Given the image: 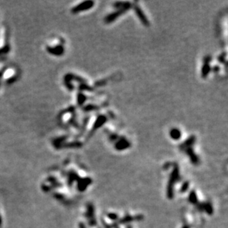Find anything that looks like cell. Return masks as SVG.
<instances>
[{"mask_svg":"<svg viewBox=\"0 0 228 228\" xmlns=\"http://www.w3.org/2000/svg\"><path fill=\"white\" fill-rule=\"evenodd\" d=\"M129 8H121L120 10L118 12H116V13H112V14L109 15V16H108L106 17V21H107V22H111V21H114V20L119 15H120L121 13H123V12L125 11V10H126L127 9H129Z\"/></svg>","mask_w":228,"mask_h":228,"instance_id":"2","label":"cell"},{"mask_svg":"<svg viewBox=\"0 0 228 228\" xmlns=\"http://www.w3.org/2000/svg\"><path fill=\"white\" fill-rule=\"evenodd\" d=\"M94 5V2L92 1H88V2H84L83 3L80 4L78 6L75 8L73 10V13H78L79 11H82V10H88L89 8H92Z\"/></svg>","mask_w":228,"mask_h":228,"instance_id":"1","label":"cell"},{"mask_svg":"<svg viewBox=\"0 0 228 228\" xmlns=\"http://www.w3.org/2000/svg\"><path fill=\"white\" fill-rule=\"evenodd\" d=\"M170 134L171 137L173 140H178L180 139V137H181V132H180V131L178 129H171Z\"/></svg>","mask_w":228,"mask_h":228,"instance_id":"4","label":"cell"},{"mask_svg":"<svg viewBox=\"0 0 228 228\" xmlns=\"http://www.w3.org/2000/svg\"><path fill=\"white\" fill-rule=\"evenodd\" d=\"M135 9H136L137 14V16H139V18L140 19V20L142 21V22L145 25H149V21H148L147 19H146V17L144 16L143 13H142V10H141L140 8H138V7H136V8H135Z\"/></svg>","mask_w":228,"mask_h":228,"instance_id":"3","label":"cell"},{"mask_svg":"<svg viewBox=\"0 0 228 228\" xmlns=\"http://www.w3.org/2000/svg\"><path fill=\"white\" fill-rule=\"evenodd\" d=\"M128 146H129V142H127L126 140L123 139L122 140L119 141V142H118L117 149H125L126 147H127Z\"/></svg>","mask_w":228,"mask_h":228,"instance_id":"5","label":"cell"}]
</instances>
